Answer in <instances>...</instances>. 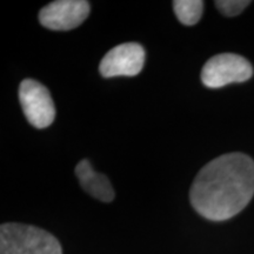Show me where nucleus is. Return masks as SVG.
I'll return each mask as SVG.
<instances>
[{
	"label": "nucleus",
	"instance_id": "6e6552de",
	"mask_svg": "<svg viewBox=\"0 0 254 254\" xmlns=\"http://www.w3.org/2000/svg\"><path fill=\"white\" fill-rule=\"evenodd\" d=\"M173 9L179 21L187 26L195 25L200 20L204 11V1L201 0H176Z\"/></svg>",
	"mask_w": 254,
	"mask_h": 254
},
{
	"label": "nucleus",
	"instance_id": "0eeeda50",
	"mask_svg": "<svg viewBox=\"0 0 254 254\" xmlns=\"http://www.w3.org/2000/svg\"><path fill=\"white\" fill-rule=\"evenodd\" d=\"M75 176L79 179L80 186L91 196L104 202H110L114 199V190L109 178L103 173L95 172L86 159L77 165Z\"/></svg>",
	"mask_w": 254,
	"mask_h": 254
},
{
	"label": "nucleus",
	"instance_id": "423d86ee",
	"mask_svg": "<svg viewBox=\"0 0 254 254\" xmlns=\"http://www.w3.org/2000/svg\"><path fill=\"white\" fill-rule=\"evenodd\" d=\"M144 64V47L136 43H125L106 53L100 63L99 71L104 78L134 77L141 72Z\"/></svg>",
	"mask_w": 254,
	"mask_h": 254
},
{
	"label": "nucleus",
	"instance_id": "7ed1b4c3",
	"mask_svg": "<svg viewBox=\"0 0 254 254\" xmlns=\"http://www.w3.org/2000/svg\"><path fill=\"white\" fill-rule=\"evenodd\" d=\"M253 75V67L247 59L234 53L212 57L201 71V81L208 88H220L233 82H244Z\"/></svg>",
	"mask_w": 254,
	"mask_h": 254
},
{
	"label": "nucleus",
	"instance_id": "39448f33",
	"mask_svg": "<svg viewBox=\"0 0 254 254\" xmlns=\"http://www.w3.org/2000/svg\"><path fill=\"white\" fill-rule=\"evenodd\" d=\"M90 9V4L85 0H58L41 8L39 20L49 30L68 31L84 23Z\"/></svg>",
	"mask_w": 254,
	"mask_h": 254
},
{
	"label": "nucleus",
	"instance_id": "f03ea898",
	"mask_svg": "<svg viewBox=\"0 0 254 254\" xmlns=\"http://www.w3.org/2000/svg\"><path fill=\"white\" fill-rule=\"evenodd\" d=\"M0 254H63L56 237L31 225L8 222L0 227Z\"/></svg>",
	"mask_w": 254,
	"mask_h": 254
},
{
	"label": "nucleus",
	"instance_id": "1a4fd4ad",
	"mask_svg": "<svg viewBox=\"0 0 254 254\" xmlns=\"http://www.w3.org/2000/svg\"><path fill=\"white\" fill-rule=\"evenodd\" d=\"M215 6L226 17H236L251 4L249 0H217Z\"/></svg>",
	"mask_w": 254,
	"mask_h": 254
},
{
	"label": "nucleus",
	"instance_id": "20e7f679",
	"mask_svg": "<svg viewBox=\"0 0 254 254\" xmlns=\"http://www.w3.org/2000/svg\"><path fill=\"white\" fill-rule=\"evenodd\" d=\"M19 100L28 123L36 128H46L55 122V103L49 90L40 82L33 79L21 81Z\"/></svg>",
	"mask_w": 254,
	"mask_h": 254
},
{
	"label": "nucleus",
	"instance_id": "f257e3e1",
	"mask_svg": "<svg viewBox=\"0 0 254 254\" xmlns=\"http://www.w3.org/2000/svg\"><path fill=\"white\" fill-rule=\"evenodd\" d=\"M254 195V161L244 153H227L200 170L190 190L193 208L212 221L237 215Z\"/></svg>",
	"mask_w": 254,
	"mask_h": 254
}]
</instances>
